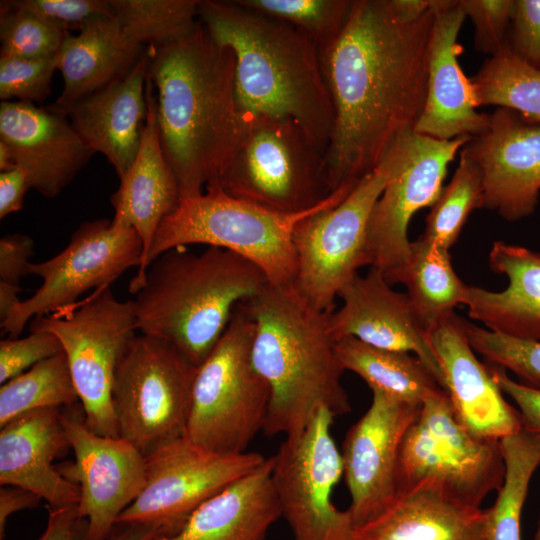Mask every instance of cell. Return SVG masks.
I'll return each mask as SVG.
<instances>
[{
	"label": "cell",
	"mask_w": 540,
	"mask_h": 540,
	"mask_svg": "<svg viewBox=\"0 0 540 540\" xmlns=\"http://www.w3.org/2000/svg\"><path fill=\"white\" fill-rule=\"evenodd\" d=\"M243 304L254 322L252 362L270 390L264 433H299L321 408L334 417L349 413L329 326L333 311L313 307L293 284L269 283Z\"/></svg>",
	"instance_id": "cell-4"
},
{
	"label": "cell",
	"mask_w": 540,
	"mask_h": 540,
	"mask_svg": "<svg viewBox=\"0 0 540 540\" xmlns=\"http://www.w3.org/2000/svg\"><path fill=\"white\" fill-rule=\"evenodd\" d=\"M463 320L453 314L429 332L444 390L472 434L500 441L523 430L520 412L506 401L489 367L477 359Z\"/></svg>",
	"instance_id": "cell-22"
},
{
	"label": "cell",
	"mask_w": 540,
	"mask_h": 540,
	"mask_svg": "<svg viewBox=\"0 0 540 540\" xmlns=\"http://www.w3.org/2000/svg\"><path fill=\"white\" fill-rule=\"evenodd\" d=\"M0 428V484L33 492L49 509L77 506L79 487L53 465L70 448L60 409L29 411Z\"/></svg>",
	"instance_id": "cell-24"
},
{
	"label": "cell",
	"mask_w": 540,
	"mask_h": 540,
	"mask_svg": "<svg viewBox=\"0 0 540 540\" xmlns=\"http://www.w3.org/2000/svg\"><path fill=\"white\" fill-rule=\"evenodd\" d=\"M482 207L484 189L481 170L462 148L456 171L426 217L422 236L449 250L459 238L469 215Z\"/></svg>",
	"instance_id": "cell-36"
},
{
	"label": "cell",
	"mask_w": 540,
	"mask_h": 540,
	"mask_svg": "<svg viewBox=\"0 0 540 540\" xmlns=\"http://www.w3.org/2000/svg\"><path fill=\"white\" fill-rule=\"evenodd\" d=\"M339 298L342 306L329 317L336 341L352 337L379 349L414 354L444 390L442 370L429 332L407 294L395 291L380 270L371 267L365 276L357 274Z\"/></svg>",
	"instance_id": "cell-20"
},
{
	"label": "cell",
	"mask_w": 540,
	"mask_h": 540,
	"mask_svg": "<svg viewBox=\"0 0 540 540\" xmlns=\"http://www.w3.org/2000/svg\"><path fill=\"white\" fill-rule=\"evenodd\" d=\"M466 19L456 5L435 14L423 112L414 129L440 140L474 137L486 130L490 114L477 111L470 78L464 74L458 57L463 48L458 35Z\"/></svg>",
	"instance_id": "cell-23"
},
{
	"label": "cell",
	"mask_w": 540,
	"mask_h": 540,
	"mask_svg": "<svg viewBox=\"0 0 540 540\" xmlns=\"http://www.w3.org/2000/svg\"><path fill=\"white\" fill-rule=\"evenodd\" d=\"M34 242L25 234L14 233L0 239V284L20 288V280L29 274Z\"/></svg>",
	"instance_id": "cell-47"
},
{
	"label": "cell",
	"mask_w": 540,
	"mask_h": 540,
	"mask_svg": "<svg viewBox=\"0 0 540 540\" xmlns=\"http://www.w3.org/2000/svg\"><path fill=\"white\" fill-rule=\"evenodd\" d=\"M509 47L519 58L540 68V0H515Z\"/></svg>",
	"instance_id": "cell-45"
},
{
	"label": "cell",
	"mask_w": 540,
	"mask_h": 540,
	"mask_svg": "<svg viewBox=\"0 0 540 540\" xmlns=\"http://www.w3.org/2000/svg\"><path fill=\"white\" fill-rule=\"evenodd\" d=\"M398 283L406 286L407 296L428 332L455 314L454 308L464 304L468 289L452 267L449 250L423 236L411 242Z\"/></svg>",
	"instance_id": "cell-32"
},
{
	"label": "cell",
	"mask_w": 540,
	"mask_h": 540,
	"mask_svg": "<svg viewBox=\"0 0 540 540\" xmlns=\"http://www.w3.org/2000/svg\"><path fill=\"white\" fill-rule=\"evenodd\" d=\"M146 51L122 79L73 105L66 116L80 138L103 154L121 179L139 150L147 117Z\"/></svg>",
	"instance_id": "cell-26"
},
{
	"label": "cell",
	"mask_w": 540,
	"mask_h": 540,
	"mask_svg": "<svg viewBox=\"0 0 540 540\" xmlns=\"http://www.w3.org/2000/svg\"><path fill=\"white\" fill-rule=\"evenodd\" d=\"M132 41L159 45L189 33L199 22V0H109Z\"/></svg>",
	"instance_id": "cell-37"
},
{
	"label": "cell",
	"mask_w": 540,
	"mask_h": 540,
	"mask_svg": "<svg viewBox=\"0 0 540 540\" xmlns=\"http://www.w3.org/2000/svg\"><path fill=\"white\" fill-rule=\"evenodd\" d=\"M67 34L22 8L15 0L0 3V57L38 59L56 56Z\"/></svg>",
	"instance_id": "cell-39"
},
{
	"label": "cell",
	"mask_w": 540,
	"mask_h": 540,
	"mask_svg": "<svg viewBox=\"0 0 540 540\" xmlns=\"http://www.w3.org/2000/svg\"><path fill=\"white\" fill-rule=\"evenodd\" d=\"M41 498L18 486L1 485L0 488V540L5 539L8 519L16 512L38 506Z\"/></svg>",
	"instance_id": "cell-50"
},
{
	"label": "cell",
	"mask_w": 540,
	"mask_h": 540,
	"mask_svg": "<svg viewBox=\"0 0 540 540\" xmlns=\"http://www.w3.org/2000/svg\"><path fill=\"white\" fill-rule=\"evenodd\" d=\"M197 367L156 337H135L114 375L112 404L119 437L146 457L186 435Z\"/></svg>",
	"instance_id": "cell-11"
},
{
	"label": "cell",
	"mask_w": 540,
	"mask_h": 540,
	"mask_svg": "<svg viewBox=\"0 0 540 540\" xmlns=\"http://www.w3.org/2000/svg\"><path fill=\"white\" fill-rule=\"evenodd\" d=\"M24 338L0 342V383L24 373L35 364L63 351L59 339L45 330L30 331Z\"/></svg>",
	"instance_id": "cell-44"
},
{
	"label": "cell",
	"mask_w": 540,
	"mask_h": 540,
	"mask_svg": "<svg viewBox=\"0 0 540 540\" xmlns=\"http://www.w3.org/2000/svg\"><path fill=\"white\" fill-rule=\"evenodd\" d=\"M16 168L12 154L8 147L0 141V171H8Z\"/></svg>",
	"instance_id": "cell-53"
},
{
	"label": "cell",
	"mask_w": 540,
	"mask_h": 540,
	"mask_svg": "<svg viewBox=\"0 0 540 540\" xmlns=\"http://www.w3.org/2000/svg\"><path fill=\"white\" fill-rule=\"evenodd\" d=\"M216 185L282 213L308 210L332 193L325 153L292 120L266 115H246L243 135Z\"/></svg>",
	"instance_id": "cell-8"
},
{
	"label": "cell",
	"mask_w": 540,
	"mask_h": 540,
	"mask_svg": "<svg viewBox=\"0 0 540 540\" xmlns=\"http://www.w3.org/2000/svg\"><path fill=\"white\" fill-rule=\"evenodd\" d=\"M29 189V178L23 170L14 168L0 172V219L22 209Z\"/></svg>",
	"instance_id": "cell-49"
},
{
	"label": "cell",
	"mask_w": 540,
	"mask_h": 540,
	"mask_svg": "<svg viewBox=\"0 0 540 540\" xmlns=\"http://www.w3.org/2000/svg\"><path fill=\"white\" fill-rule=\"evenodd\" d=\"M387 180L388 167L381 160L343 200L315 211L296 226L293 286L318 310L334 311L341 291L359 268L369 265L368 221Z\"/></svg>",
	"instance_id": "cell-13"
},
{
	"label": "cell",
	"mask_w": 540,
	"mask_h": 540,
	"mask_svg": "<svg viewBox=\"0 0 540 540\" xmlns=\"http://www.w3.org/2000/svg\"><path fill=\"white\" fill-rule=\"evenodd\" d=\"M468 341L490 366L514 373L520 382L540 389V341L524 340L463 320Z\"/></svg>",
	"instance_id": "cell-40"
},
{
	"label": "cell",
	"mask_w": 540,
	"mask_h": 540,
	"mask_svg": "<svg viewBox=\"0 0 540 540\" xmlns=\"http://www.w3.org/2000/svg\"><path fill=\"white\" fill-rule=\"evenodd\" d=\"M505 475L487 509V540H522L521 515L533 474L540 465V440L524 430L502 438Z\"/></svg>",
	"instance_id": "cell-33"
},
{
	"label": "cell",
	"mask_w": 540,
	"mask_h": 540,
	"mask_svg": "<svg viewBox=\"0 0 540 540\" xmlns=\"http://www.w3.org/2000/svg\"><path fill=\"white\" fill-rule=\"evenodd\" d=\"M56 70L57 55L38 59L0 57L1 100L30 104L44 101L51 94Z\"/></svg>",
	"instance_id": "cell-41"
},
{
	"label": "cell",
	"mask_w": 540,
	"mask_h": 540,
	"mask_svg": "<svg viewBox=\"0 0 540 540\" xmlns=\"http://www.w3.org/2000/svg\"><path fill=\"white\" fill-rule=\"evenodd\" d=\"M355 0H237L242 6L282 20L310 38L318 48L343 32Z\"/></svg>",
	"instance_id": "cell-38"
},
{
	"label": "cell",
	"mask_w": 540,
	"mask_h": 540,
	"mask_svg": "<svg viewBox=\"0 0 540 540\" xmlns=\"http://www.w3.org/2000/svg\"><path fill=\"white\" fill-rule=\"evenodd\" d=\"M143 244L136 231L116 219L82 222L54 257L31 263L29 274L42 283L20 301L1 327L17 338L28 320L65 311L90 289L109 287L130 267L139 268Z\"/></svg>",
	"instance_id": "cell-14"
},
{
	"label": "cell",
	"mask_w": 540,
	"mask_h": 540,
	"mask_svg": "<svg viewBox=\"0 0 540 540\" xmlns=\"http://www.w3.org/2000/svg\"><path fill=\"white\" fill-rule=\"evenodd\" d=\"M470 81L477 108H507L540 123V68L519 58L509 46L489 57Z\"/></svg>",
	"instance_id": "cell-34"
},
{
	"label": "cell",
	"mask_w": 540,
	"mask_h": 540,
	"mask_svg": "<svg viewBox=\"0 0 540 540\" xmlns=\"http://www.w3.org/2000/svg\"><path fill=\"white\" fill-rule=\"evenodd\" d=\"M489 266L505 275L508 285L500 292L468 286V316L490 331L540 341V252L496 241Z\"/></svg>",
	"instance_id": "cell-28"
},
{
	"label": "cell",
	"mask_w": 540,
	"mask_h": 540,
	"mask_svg": "<svg viewBox=\"0 0 540 540\" xmlns=\"http://www.w3.org/2000/svg\"><path fill=\"white\" fill-rule=\"evenodd\" d=\"M253 334L254 322L242 302L196 369L186 436L203 448L244 453L264 428L270 390L252 362Z\"/></svg>",
	"instance_id": "cell-7"
},
{
	"label": "cell",
	"mask_w": 540,
	"mask_h": 540,
	"mask_svg": "<svg viewBox=\"0 0 540 540\" xmlns=\"http://www.w3.org/2000/svg\"><path fill=\"white\" fill-rule=\"evenodd\" d=\"M69 309L34 318L30 331H49L59 339L87 427L119 437L112 387L116 368L137 336L134 300L120 301L105 287Z\"/></svg>",
	"instance_id": "cell-9"
},
{
	"label": "cell",
	"mask_w": 540,
	"mask_h": 540,
	"mask_svg": "<svg viewBox=\"0 0 540 540\" xmlns=\"http://www.w3.org/2000/svg\"><path fill=\"white\" fill-rule=\"evenodd\" d=\"M145 95L147 117L139 150L110 198L115 211L113 218L132 227L143 244L142 261L130 281V292L142 278L147 255L160 224L181 201L176 178L162 149L155 89L148 75Z\"/></svg>",
	"instance_id": "cell-25"
},
{
	"label": "cell",
	"mask_w": 540,
	"mask_h": 540,
	"mask_svg": "<svg viewBox=\"0 0 540 540\" xmlns=\"http://www.w3.org/2000/svg\"><path fill=\"white\" fill-rule=\"evenodd\" d=\"M144 52L115 17L94 20L75 35L68 33L57 54L64 88L47 108L66 116L77 102L125 77Z\"/></svg>",
	"instance_id": "cell-29"
},
{
	"label": "cell",
	"mask_w": 540,
	"mask_h": 540,
	"mask_svg": "<svg viewBox=\"0 0 540 540\" xmlns=\"http://www.w3.org/2000/svg\"><path fill=\"white\" fill-rule=\"evenodd\" d=\"M489 369L501 391L517 405L523 430L540 440V389L513 380L502 368Z\"/></svg>",
	"instance_id": "cell-46"
},
{
	"label": "cell",
	"mask_w": 540,
	"mask_h": 540,
	"mask_svg": "<svg viewBox=\"0 0 540 540\" xmlns=\"http://www.w3.org/2000/svg\"><path fill=\"white\" fill-rule=\"evenodd\" d=\"M482 173L484 207L513 222L530 216L540 194V123L496 107L489 125L463 147Z\"/></svg>",
	"instance_id": "cell-19"
},
{
	"label": "cell",
	"mask_w": 540,
	"mask_h": 540,
	"mask_svg": "<svg viewBox=\"0 0 540 540\" xmlns=\"http://www.w3.org/2000/svg\"><path fill=\"white\" fill-rule=\"evenodd\" d=\"M15 2L68 33L72 30L79 32L94 20L115 17L109 0H15Z\"/></svg>",
	"instance_id": "cell-43"
},
{
	"label": "cell",
	"mask_w": 540,
	"mask_h": 540,
	"mask_svg": "<svg viewBox=\"0 0 540 540\" xmlns=\"http://www.w3.org/2000/svg\"><path fill=\"white\" fill-rule=\"evenodd\" d=\"M271 471L269 457L198 507L175 534L154 540H265L282 516Z\"/></svg>",
	"instance_id": "cell-30"
},
{
	"label": "cell",
	"mask_w": 540,
	"mask_h": 540,
	"mask_svg": "<svg viewBox=\"0 0 540 540\" xmlns=\"http://www.w3.org/2000/svg\"><path fill=\"white\" fill-rule=\"evenodd\" d=\"M421 405L372 390L368 410L348 430L341 455L351 497L347 511L354 529L378 516L395 499L400 447Z\"/></svg>",
	"instance_id": "cell-18"
},
{
	"label": "cell",
	"mask_w": 540,
	"mask_h": 540,
	"mask_svg": "<svg viewBox=\"0 0 540 540\" xmlns=\"http://www.w3.org/2000/svg\"><path fill=\"white\" fill-rule=\"evenodd\" d=\"M504 475L500 441L472 434L445 390L424 400L400 447L398 491L431 481L461 501L481 507L486 496L499 490Z\"/></svg>",
	"instance_id": "cell-10"
},
{
	"label": "cell",
	"mask_w": 540,
	"mask_h": 540,
	"mask_svg": "<svg viewBox=\"0 0 540 540\" xmlns=\"http://www.w3.org/2000/svg\"><path fill=\"white\" fill-rule=\"evenodd\" d=\"M352 540H487V509L423 481L398 491L383 512L354 529Z\"/></svg>",
	"instance_id": "cell-27"
},
{
	"label": "cell",
	"mask_w": 540,
	"mask_h": 540,
	"mask_svg": "<svg viewBox=\"0 0 540 540\" xmlns=\"http://www.w3.org/2000/svg\"><path fill=\"white\" fill-rule=\"evenodd\" d=\"M160 141L181 200L216 185L246 124L235 89V57L200 23L145 50Z\"/></svg>",
	"instance_id": "cell-2"
},
{
	"label": "cell",
	"mask_w": 540,
	"mask_h": 540,
	"mask_svg": "<svg viewBox=\"0 0 540 540\" xmlns=\"http://www.w3.org/2000/svg\"><path fill=\"white\" fill-rule=\"evenodd\" d=\"M162 535V529L154 524L124 525V529L108 540H154Z\"/></svg>",
	"instance_id": "cell-51"
},
{
	"label": "cell",
	"mask_w": 540,
	"mask_h": 540,
	"mask_svg": "<svg viewBox=\"0 0 540 540\" xmlns=\"http://www.w3.org/2000/svg\"><path fill=\"white\" fill-rule=\"evenodd\" d=\"M268 284L259 267L229 250H168L151 263L134 293L138 331L168 342L198 367L235 308Z\"/></svg>",
	"instance_id": "cell-5"
},
{
	"label": "cell",
	"mask_w": 540,
	"mask_h": 540,
	"mask_svg": "<svg viewBox=\"0 0 540 540\" xmlns=\"http://www.w3.org/2000/svg\"><path fill=\"white\" fill-rule=\"evenodd\" d=\"M78 400L67 357L61 351L1 385L0 427L29 411L70 406Z\"/></svg>",
	"instance_id": "cell-35"
},
{
	"label": "cell",
	"mask_w": 540,
	"mask_h": 540,
	"mask_svg": "<svg viewBox=\"0 0 540 540\" xmlns=\"http://www.w3.org/2000/svg\"><path fill=\"white\" fill-rule=\"evenodd\" d=\"M343 369L360 376L371 388L408 403L422 404L442 389L436 378L415 355L379 349L355 338L336 341Z\"/></svg>",
	"instance_id": "cell-31"
},
{
	"label": "cell",
	"mask_w": 540,
	"mask_h": 540,
	"mask_svg": "<svg viewBox=\"0 0 540 540\" xmlns=\"http://www.w3.org/2000/svg\"><path fill=\"white\" fill-rule=\"evenodd\" d=\"M435 14L407 21L390 0H355L343 32L320 50L334 112L325 152L331 192L354 187L415 129L426 100Z\"/></svg>",
	"instance_id": "cell-1"
},
{
	"label": "cell",
	"mask_w": 540,
	"mask_h": 540,
	"mask_svg": "<svg viewBox=\"0 0 540 540\" xmlns=\"http://www.w3.org/2000/svg\"><path fill=\"white\" fill-rule=\"evenodd\" d=\"M470 139L440 140L413 130L399 137L382 157L388 180L368 221L367 255L369 265L391 285L398 283L409 259L412 216L436 202L449 164Z\"/></svg>",
	"instance_id": "cell-12"
},
{
	"label": "cell",
	"mask_w": 540,
	"mask_h": 540,
	"mask_svg": "<svg viewBox=\"0 0 540 540\" xmlns=\"http://www.w3.org/2000/svg\"><path fill=\"white\" fill-rule=\"evenodd\" d=\"M458 6L474 25L477 51L491 57L509 46L515 0H458Z\"/></svg>",
	"instance_id": "cell-42"
},
{
	"label": "cell",
	"mask_w": 540,
	"mask_h": 540,
	"mask_svg": "<svg viewBox=\"0 0 540 540\" xmlns=\"http://www.w3.org/2000/svg\"><path fill=\"white\" fill-rule=\"evenodd\" d=\"M88 521L77 506L49 509L46 528L37 540H86Z\"/></svg>",
	"instance_id": "cell-48"
},
{
	"label": "cell",
	"mask_w": 540,
	"mask_h": 540,
	"mask_svg": "<svg viewBox=\"0 0 540 540\" xmlns=\"http://www.w3.org/2000/svg\"><path fill=\"white\" fill-rule=\"evenodd\" d=\"M61 423L74 460L57 468L80 489L77 510L88 521L86 540H108L145 485V457L121 437L93 432L84 417L61 413Z\"/></svg>",
	"instance_id": "cell-17"
},
{
	"label": "cell",
	"mask_w": 540,
	"mask_h": 540,
	"mask_svg": "<svg viewBox=\"0 0 540 540\" xmlns=\"http://www.w3.org/2000/svg\"><path fill=\"white\" fill-rule=\"evenodd\" d=\"M533 540H540V518H539L538 527H537V530L535 532Z\"/></svg>",
	"instance_id": "cell-54"
},
{
	"label": "cell",
	"mask_w": 540,
	"mask_h": 540,
	"mask_svg": "<svg viewBox=\"0 0 540 540\" xmlns=\"http://www.w3.org/2000/svg\"><path fill=\"white\" fill-rule=\"evenodd\" d=\"M333 419L329 410L319 409L271 456L272 484L293 540H352L349 512L331 499L343 475L342 455L331 435Z\"/></svg>",
	"instance_id": "cell-15"
},
{
	"label": "cell",
	"mask_w": 540,
	"mask_h": 540,
	"mask_svg": "<svg viewBox=\"0 0 540 540\" xmlns=\"http://www.w3.org/2000/svg\"><path fill=\"white\" fill-rule=\"evenodd\" d=\"M67 118L35 104H0V141L31 188L46 198L58 196L95 154Z\"/></svg>",
	"instance_id": "cell-21"
},
{
	"label": "cell",
	"mask_w": 540,
	"mask_h": 540,
	"mask_svg": "<svg viewBox=\"0 0 540 540\" xmlns=\"http://www.w3.org/2000/svg\"><path fill=\"white\" fill-rule=\"evenodd\" d=\"M21 288L0 284V320L3 323L20 302L18 292Z\"/></svg>",
	"instance_id": "cell-52"
},
{
	"label": "cell",
	"mask_w": 540,
	"mask_h": 540,
	"mask_svg": "<svg viewBox=\"0 0 540 540\" xmlns=\"http://www.w3.org/2000/svg\"><path fill=\"white\" fill-rule=\"evenodd\" d=\"M265 459L257 452L211 451L186 435L171 441L145 457V485L116 525L154 524L173 535L198 507Z\"/></svg>",
	"instance_id": "cell-16"
},
{
	"label": "cell",
	"mask_w": 540,
	"mask_h": 540,
	"mask_svg": "<svg viewBox=\"0 0 540 540\" xmlns=\"http://www.w3.org/2000/svg\"><path fill=\"white\" fill-rule=\"evenodd\" d=\"M199 21L234 54L243 114L292 120L325 153L334 112L318 46L292 25L237 0L200 1Z\"/></svg>",
	"instance_id": "cell-3"
},
{
	"label": "cell",
	"mask_w": 540,
	"mask_h": 540,
	"mask_svg": "<svg viewBox=\"0 0 540 540\" xmlns=\"http://www.w3.org/2000/svg\"><path fill=\"white\" fill-rule=\"evenodd\" d=\"M342 186L313 208L282 213L235 198L213 185L182 199L160 224L144 266L142 284L151 263L168 250L204 244L229 250L255 264L270 284H293L296 254L293 234L298 223L315 211L340 202L352 190Z\"/></svg>",
	"instance_id": "cell-6"
}]
</instances>
